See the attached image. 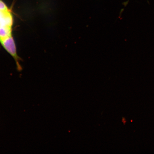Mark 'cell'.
Listing matches in <instances>:
<instances>
[{"label": "cell", "mask_w": 154, "mask_h": 154, "mask_svg": "<svg viewBox=\"0 0 154 154\" xmlns=\"http://www.w3.org/2000/svg\"><path fill=\"white\" fill-rule=\"evenodd\" d=\"M13 24L12 11L2 0H0V43L17 63L19 58L12 36Z\"/></svg>", "instance_id": "obj_1"}]
</instances>
